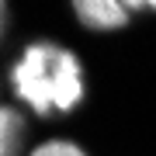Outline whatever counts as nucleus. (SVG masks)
<instances>
[{
    "instance_id": "obj_1",
    "label": "nucleus",
    "mask_w": 156,
    "mask_h": 156,
    "mask_svg": "<svg viewBox=\"0 0 156 156\" xmlns=\"http://www.w3.org/2000/svg\"><path fill=\"white\" fill-rule=\"evenodd\" d=\"M14 104L35 122H56L87 101V66L73 45L59 38H28L4 69Z\"/></svg>"
},
{
    "instance_id": "obj_2",
    "label": "nucleus",
    "mask_w": 156,
    "mask_h": 156,
    "mask_svg": "<svg viewBox=\"0 0 156 156\" xmlns=\"http://www.w3.org/2000/svg\"><path fill=\"white\" fill-rule=\"evenodd\" d=\"M73 21L90 35H118L132 24V11L122 0H66Z\"/></svg>"
},
{
    "instance_id": "obj_3",
    "label": "nucleus",
    "mask_w": 156,
    "mask_h": 156,
    "mask_svg": "<svg viewBox=\"0 0 156 156\" xmlns=\"http://www.w3.org/2000/svg\"><path fill=\"white\" fill-rule=\"evenodd\" d=\"M28 128H31V118L28 111H21V108L14 104H0V156H24L31 149L28 142Z\"/></svg>"
},
{
    "instance_id": "obj_4",
    "label": "nucleus",
    "mask_w": 156,
    "mask_h": 156,
    "mask_svg": "<svg viewBox=\"0 0 156 156\" xmlns=\"http://www.w3.org/2000/svg\"><path fill=\"white\" fill-rule=\"evenodd\" d=\"M24 156H90V149L73 135H42L31 142Z\"/></svg>"
},
{
    "instance_id": "obj_5",
    "label": "nucleus",
    "mask_w": 156,
    "mask_h": 156,
    "mask_svg": "<svg viewBox=\"0 0 156 156\" xmlns=\"http://www.w3.org/2000/svg\"><path fill=\"white\" fill-rule=\"evenodd\" d=\"M122 4L132 11V17L135 14H156V0H122Z\"/></svg>"
},
{
    "instance_id": "obj_6",
    "label": "nucleus",
    "mask_w": 156,
    "mask_h": 156,
    "mask_svg": "<svg viewBox=\"0 0 156 156\" xmlns=\"http://www.w3.org/2000/svg\"><path fill=\"white\" fill-rule=\"evenodd\" d=\"M7 21H11V0H0V38L7 31Z\"/></svg>"
},
{
    "instance_id": "obj_7",
    "label": "nucleus",
    "mask_w": 156,
    "mask_h": 156,
    "mask_svg": "<svg viewBox=\"0 0 156 156\" xmlns=\"http://www.w3.org/2000/svg\"><path fill=\"white\" fill-rule=\"evenodd\" d=\"M4 87H7V80H4V69H0V104H4Z\"/></svg>"
}]
</instances>
